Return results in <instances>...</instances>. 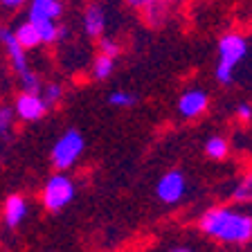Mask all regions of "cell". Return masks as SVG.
<instances>
[{
	"label": "cell",
	"instance_id": "obj_18",
	"mask_svg": "<svg viewBox=\"0 0 252 252\" xmlns=\"http://www.w3.org/2000/svg\"><path fill=\"white\" fill-rule=\"evenodd\" d=\"M108 101L113 106H117V108H128V106L135 104V97H133L131 93H124V90H117V93H113L108 97Z\"/></svg>",
	"mask_w": 252,
	"mask_h": 252
},
{
	"label": "cell",
	"instance_id": "obj_8",
	"mask_svg": "<svg viewBox=\"0 0 252 252\" xmlns=\"http://www.w3.org/2000/svg\"><path fill=\"white\" fill-rule=\"evenodd\" d=\"M0 43L5 45L7 54H9L11 59V65H14V70L18 74H23L27 70V57H25V50H23V45L14 38V34H11L9 30H5V34H2V38H0Z\"/></svg>",
	"mask_w": 252,
	"mask_h": 252
},
{
	"label": "cell",
	"instance_id": "obj_17",
	"mask_svg": "<svg viewBox=\"0 0 252 252\" xmlns=\"http://www.w3.org/2000/svg\"><path fill=\"white\" fill-rule=\"evenodd\" d=\"M21 86H23V93H34V94L41 93V79L32 72L30 68L21 74Z\"/></svg>",
	"mask_w": 252,
	"mask_h": 252
},
{
	"label": "cell",
	"instance_id": "obj_26",
	"mask_svg": "<svg viewBox=\"0 0 252 252\" xmlns=\"http://www.w3.org/2000/svg\"><path fill=\"white\" fill-rule=\"evenodd\" d=\"M164 2H178V0H164Z\"/></svg>",
	"mask_w": 252,
	"mask_h": 252
},
{
	"label": "cell",
	"instance_id": "obj_20",
	"mask_svg": "<svg viewBox=\"0 0 252 252\" xmlns=\"http://www.w3.org/2000/svg\"><path fill=\"white\" fill-rule=\"evenodd\" d=\"M99 54H106V57L115 59L120 54V45H117L113 38H101L99 41Z\"/></svg>",
	"mask_w": 252,
	"mask_h": 252
},
{
	"label": "cell",
	"instance_id": "obj_25",
	"mask_svg": "<svg viewBox=\"0 0 252 252\" xmlns=\"http://www.w3.org/2000/svg\"><path fill=\"white\" fill-rule=\"evenodd\" d=\"M171 252H194V250H189V248H173Z\"/></svg>",
	"mask_w": 252,
	"mask_h": 252
},
{
	"label": "cell",
	"instance_id": "obj_21",
	"mask_svg": "<svg viewBox=\"0 0 252 252\" xmlns=\"http://www.w3.org/2000/svg\"><path fill=\"white\" fill-rule=\"evenodd\" d=\"M11 122H14V110L11 108H0V135L11 131Z\"/></svg>",
	"mask_w": 252,
	"mask_h": 252
},
{
	"label": "cell",
	"instance_id": "obj_24",
	"mask_svg": "<svg viewBox=\"0 0 252 252\" xmlns=\"http://www.w3.org/2000/svg\"><path fill=\"white\" fill-rule=\"evenodd\" d=\"M5 7H9V9H16V7H21V5H25L27 0H0Z\"/></svg>",
	"mask_w": 252,
	"mask_h": 252
},
{
	"label": "cell",
	"instance_id": "obj_2",
	"mask_svg": "<svg viewBox=\"0 0 252 252\" xmlns=\"http://www.w3.org/2000/svg\"><path fill=\"white\" fill-rule=\"evenodd\" d=\"M248 57V41L239 32H227L219 41V63H216V81L230 86L234 81V68Z\"/></svg>",
	"mask_w": 252,
	"mask_h": 252
},
{
	"label": "cell",
	"instance_id": "obj_14",
	"mask_svg": "<svg viewBox=\"0 0 252 252\" xmlns=\"http://www.w3.org/2000/svg\"><path fill=\"white\" fill-rule=\"evenodd\" d=\"M227 142L223 140V137H210V140L205 142V153H207V158H212V160H225L227 158Z\"/></svg>",
	"mask_w": 252,
	"mask_h": 252
},
{
	"label": "cell",
	"instance_id": "obj_15",
	"mask_svg": "<svg viewBox=\"0 0 252 252\" xmlns=\"http://www.w3.org/2000/svg\"><path fill=\"white\" fill-rule=\"evenodd\" d=\"M113 68H115V59L106 57V54H99V57L94 59V63H93V74H94V79H99V81L108 79L110 72H113Z\"/></svg>",
	"mask_w": 252,
	"mask_h": 252
},
{
	"label": "cell",
	"instance_id": "obj_16",
	"mask_svg": "<svg viewBox=\"0 0 252 252\" xmlns=\"http://www.w3.org/2000/svg\"><path fill=\"white\" fill-rule=\"evenodd\" d=\"M250 198H252V185H250V176H246V178L234 187V191H232V200L246 205V203H250Z\"/></svg>",
	"mask_w": 252,
	"mask_h": 252
},
{
	"label": "cell",
	"instance_id": "obj_22",
	"mask_svg": "<svg viewBox=\"0 0 252 252\" xmlns=\"http://www.w3.org/2000/svg\"><path fill=\"white\" fill-rule=\"evenodd\" d=\"M131 7H135V9H140V11H144V9H149L151 5H156V2H160V0H126Z\"/></svg>",
	"mask_w": 252,
	"mask_h": 252
},
{
	"label": "cell",
	"instance_id": "obj_11",
	"mask_svg": "<svg viewBox=\"0 0 252 252\" xmlns=\"http://www.w3.org/2000/svg\"><path fill=\"white\" fill-rule=\"evenodd\" d=\"M27 216V200L23 196L14 194L5 200V223L9 227H18Z\"/></svg>",
	"mask_w": 252,
	"mask_h": 252
},
{
	"label": "cell",
	"instance_id": "obj_23",
	"mask_svg": "<svg viewBox=\"0 0 252 252\" xmlns=\"http://www.w3.org/2000/svg\"><path fill=\"white\" fill-rule=\"evenodd\" d=\"M236 115H239V120L250 122V117H252V108H250V104H241V106H239V108H236Z\"/></svg>",
	"mask_w": 252,
	"mask_h": 252
},
{
	"label": "cell",
	"instance_id": "obj_3",
	"mask_svg": "<svg viewBox=\"0 0 252 252\" xmlns=\"http://www.w3.org/2000/svg\"><path fill=\"white\" fill-rule=\"evenodd\" d=\"M81 153H84V137H81L79 131L70 128V131H65L57 142H54L52 164L59 169V171H65V169H70L74 162H77Z\"/></svg>",
	"mask_w": 252,
	"mask_h": 252
},
{
	"label": "cell",
	"instance_id": "obj_9",
	"mask_svg": "<svg viewBox=\"0 0 252 252\" xmlns=\"http://www.w3.org/2000/svg\"><path fill=\"white\" fill-rule=\"evenodd\" d=\"M61 14H63L61 0H32L30 2V21H34V18L57 21Z\"/></svg>",
	"mask_w": 252,
	"mask_h": 252
},
{
	"label": "cell",
	"instance_id": "obj_6",
	"mask_svg": "<svg viewBox=\"0 0 252 252\" xmlns=\"http://www.w3.org/2000/svg\"><path fill=\"white\" fill-rule=\"evenodd\" d=\"M185 176L180 171H167L158 183V198L162 203H178L185 196Z\"/></svg>",
	"mask_w": 252,
	"mask_h": 252
},
{
	"label": "cell",
	"instance_id": "obj_7",
	"mask_svg": "<svg viewBox=\"0 0 252 252\" xmlns=\"http://www.w3.org/2000/svg\"><path fill=\"white\" fill-rule=\"evenodd\" d=\"M207 104H210V99H207L205 90H187L178 101V113L185 120H194L207 110Z\"/></svg>",
	"mask_w": 252,
	"mask_h": 252
},
{
	"label": "cell",
	"instance_id": "obj_5",
	"mask_svg": "<svg viewBox=\"0 0 252 252\" xmlns=\"http://www.w3.org/2000/svg\"><path fill=\"white\" fill-rule=\"evenodd\" d=\"M45 110H47V104L43 101V97H38L34 93H23L16 99L14 115L23 122H36L45 115Z\"/></svg>",
	"mask_w": 252,
	"mask_h": 252
},
{
	"label": "cell",
	"instance_id": "obj_4",
	"mask_svg": "<svg viewBox=\"0 0 252 252\" xmlns=\"http://www.w3.org/2000/svg\"><path fill=\"white\" fill-rule=\"evenodd\" d=\"M72 198H74V185L63 173H54L43 187V205L50 212H61Z\"/></svg>",
	"mask_w": 252,
	"mask_h": 252
},
{
	"label": "cell",
	"instance_id": "obj_1",
	"mask_svg": "<svg viewBox=\"0 0 252 252\" xmlns=\"http://www.w3.org/2000/svg\"><path fill=\"white\" fill-rule=\"evenodd\" d=\"M200 230L223 243H248L252 236V219L230 207H212L200 216Z\"/></svg>",
	"mask_w": 252,
	"mask_h": 252
},
{
	"label": "cell",
	"instance_id": "obj_19",
	"mask_svg": "<svg viewBox=\"0 0 252 252\" xmlns=\"http://www.w3.org/2000/svg\"><path fill=\"white\" fill-rule=\"evenodd\" d=\"M61 86L59 84H47L45 86V90H43V101H45L47 106H52V104H57L59 99H61Z\"/></svg>",
	"mask_w": 252,
	"mask_h": 252
},
{
	"label": "cell",
	"instance_id": "obj_10",
	"mask_svg": "<svg viewBox=\"0 0 252 252\" xmlns=\"http://www.w3.org/2000/svg\"><path fill=\"white\" fill-rule=\"evenodd\" d=\"M106 27V14L99 5H90L84 14V32L90 38H97L104 34Z\"/></svg>",
	"mask_w": 252,
	"mask_h": 252
},
{
	"label": "cell",
	"instance_id": "obj_13",
	"mask_svg": "<svg viewBox=\"0 0 252 252\" xmlns=\"http://www.w3.org/2000/svg\"><path fill=\"white\" fill-rule=\"evenodd\" d=\"M14 34V38L23 45V50H32V47L41 45V36H38L36 27H34V23L27 18L25 23H21V25L16 27V32H11Z\"/></svg>",
	"mask_w": 252,
	"mask_h": 252
},
{
	"label": "cell",
	"instance_id": "obj_12",
	"mask_svg": "<svg viewBox=\"0 0 252 252\" xmlns=\"http://www.w3.org/2000/svg\"><path fill=\"white\" fill-rule=\"evenodd\" d=\"M32 23H34L38 36H41V43H57V41H61V38L68 34L65 27L57 25V23L50 21V18H34Z\"/></svg>",
	"mask_w": 252,
	"mask_h": 252
}]
</instances>
